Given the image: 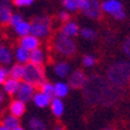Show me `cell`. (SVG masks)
<instances>
[{"label":"cell","instance_id":"74e56055","mask_svg":"<svg viewBox=\"0 0 130 130\" xmlns=\"http://www.w3.org/2000/svg\"><path fill=\"white\" fill-rule=\"evenodd\" d=\"M0 130H11V129H8V128H6L5 125L3 124H0Z\"/></svg>","mask_w":130,"mask_h":130},{"label":"cell","instance_id":"cb8c5ba5","mask_svg":"<svg viewBox=\"0 0 130 130\" xmlns=\"http://www.w3.org/2000/svg\"><path fill=\"white\" fill-rule=\"evenodd\" d=\"M15 32L21 37H24V36L30 35V23L27 21H22L21 23H19L15 28Z\"/></svg>","mask_w":130,"mask_h":130},{"label":"cell","instance_id":"e575fe53","mask_svg":"<svg viewBox=\"0 0 130 130\" xmlns=\"http://www.w3.org/2000/svg\"><path fill=\"white\" fill-rule=\"evenodd\" d=\"M88 1L89 0H78V6H79V9H84L85 8V6L88 4Z\"/></svg>","mask_w":130,"mask_h":130},{"label":"cell","instance_id":"8fae6325","mask_svg":"<svg viewBox=\"0 0 130 130\" xmlns=\"http://www.w3.org/2000/svg\"><path fill=\"white\" fill-rule=\"evenodd\" d=\"M19 45L24 49H27L28 51H32V50L40 48V40L32 35H28L20 38Z\"/></svg>","mask_w":130,"mask_h":130},{"label":"cell","instance_id":"ac0fdd59","mask_svg":"<svg viewBox=\"0 0 130 130\" xmlns=\"http://www.w3.org/2000/svg\"><path fill=\"white\" fill-rule=\"evenodd\" d=\"M29 63L37 66H42L44 63V52L42 49H35L30 51V58H29Z\"/></svg>","mask_w":130,"mask_h":130},{"label":"cell","instance_id":"836d02e7","mask_svg":"<svg viewBox=\"0 0 130 130\" xmlns=\"http://www.w3.org/2000/svg\"><path fill=\"white\" fill-rule=\"evenodd\" d=\"M58 16H59V20H60V21L64 22V23H66V22L70 21V14H69V12H66V11L60 12Z\"/></svg>","mask_w":130,"mask_h":130},{"label":"cell","instance_id":"8992f818","mask_svg":"<svg viewBox=\"0 0 130 130\" xmlns=\"http://www.w3.org/2000/svg\"><path fill=\"white\" fill-rule=\"evenodd\" d=\"M81 12L88 19H92V20L100 19L101 13H102L101 3L99 0H89L88 4L85 6L84 9H81Z\"/></svg>","mask_w":130,"mask_h":130},{"label":"cell","instance_id":"8d00e7d4","mask_svg":"<svg viewBox=\"0 0 130 130\" xmlns=\"http://www.w3.org/2000/svg\"><path fill=\"white\" fill-rule=\"evenodd\" d=\"M54 130H65V128L63 127L62 124H56V125H55V129Z\"/></svg>","mask_w":130,"mask_h":130},{"label":"cell","instance_id":"83f0119b","mask_svg":"<svg viewBox=\"0 0 130 130\" xmlns=\"http://www.w3.org/2000/svg\"><path fill=\"white\" fill-rule=\"evenodd\" d=\"M79 32L85 40H94V38H96V31L91 29V28H83Z\"/></svg>","mask_w":130,"mask_h":130},{"label":"cell","instance_id":"6da1fadb","mask_svg":"<svg viewBox=\"0 0 130 130\" xmlns=\"http://www.w3.org/2000/svg\"><path fill=\"white\" fill-rule=\"evenodd\" d=\"M123 93L124 88L110 85L107 79L100 74L89 76L83 87L85 101L92 106L100 105L103 107H110L121 100Z\"/></svg>","mask_w":130,"mask_h":130},{"label":"cell","instance_id":"484cf974","mask_svg":"<svg viewBox=\"0 0 130 130\" xmlns=\"http://www.w3.org/2000/svg\"><path fill=\"white\" fill-rule=\"evenodd\" d=\"M40 91L44 94H46L49 98H55V89H54V85L49 81H44L43 84L40 86Z\"/></svg>","mask_w":130,"mask_h":130},{"label":"cell","instance_id":"e0dca14e","mask_svg":"<svg viewBox=\"0 0 130 130\" xmlns=\"http://www.w3.org/2000/svg\"><path fill=\"white\" fill-rule=\"evenodd\" d=\"M55 73L60 78H65L71 73V66L68 62H57L54 66Z\"/></svg>","mask_w":130,"mask_h":130},{"label":"cell","instance_id":"5b68a950","mask_svg":"<svg viewBox=\"0 0 130 130\" xmlns=\"http://www.w3.org/2000/svg\"><path fill=\"white\" fill-rule=\"evenodd\" d=\"M51 31V19L49 16H37L30 22V35L40 38H45Z\"/></svg>","mask_w":130,"mask_h":130},{"label":"cell","instance_id":"ffe728a7","mask_svg":"<svg viewBox=\"0 0 130 130\" xmlns=\"http://www.w3.org/2000/svg\"><path fill=\"white\" fill-rule=\"evenodd\" d=\"M13 60V52L8 46L1 45L0 46V64L8 65Z\"/></svg>","mask_w":130,"mask_h":130},{"label":"cell","instance_id":"603a6c76","mask_svg":"<svg viewBox=\"0 0 130 130\" xmlns=\"http://www.w3.org/2000/svg\"><path fill=\"white\" fill-rule=\"evenodd\" d=\"M3 125H5L6 128H8V129L11 130H14L16 129L18 127H20V123H19V119L15 116H13V115H6L5 117L3 119V123H1Z\"/></svg>","mask_w":130,"mask_h":130},{"label":"cell","instance_id":"f35d334b","mask_svg":"<svg viewBox=\"0 0 130 130\" xmlns=\"http://www.w3.org/2000/svg\"><path fill=\"white\" fill-rule=\"evenodd\" d=\"M14 130H24V129H23V128H22V127H18V128H16V129H14Z\"/></svg>","mask_w":130,"mask_h":130},{"label":"cell","instance_id":"d590c367","mask_svg":"<svg viewBox=\"0 0 130 130\" xmlns=\"http://www.w3.org/2000/svg\"><path fill=\"white\" fill-rule=\"evenodd\" d=\"M5 100H6V94L4 93V91H1V89H0V106L5 102Z\"/></svg>","mask_w":130,"mask_h":130},{"label":"cell","instance_id":"d6986e66","mask_svg":"<svg viewBox=\"0 0 130 130\" xmlns=\"http://www.w3.org/2000/svg\"><path fill=\"white\" fill-rule=\"evenodd\" d=\"M54 89H55V98H58V99H62V98L66 96L69 94V91H70V86L66 83H63V81H58L54 85Z\"/></svg>","mask_w":130,"mask_h":130},{"label":"cell","instance_id":"5bb4252c","mask_svg":"<svg viewBox=\"0 0 130 130\" xmlns=\"http://www.w3.org/2000/svg\"><path fill=\"white\" fill-rule=\"evenodd\" d=\"M79 26L77 22L74 21H69L66 22V23H64L62 26V28H60V32H62L63 35L68 36V37H74V36H77L79 34Z\"/></svg>","mask_w":130,"mask_h":130},{"label":"cell","instance_id":"7c38bea8","mask_svg":"<svg viewBox=\"0 0 130 130\" xmlns=\"http://www.w3.org/2000/svg\"><path fill=\"white\" fill-rule=\"evenodd\" d=\"M20 80H16L13 78H7L6 81L3 84V91L7 95H14L18 93L20 87Z\"/></svg>","mask_w":130,"mask_h":130},{"label":"cell","instance_id":"4fadbf2b","mask_svg":"<svg viewBox=\"0 0 130 130\" xmlns=\"http://www.w3.org/2000/svg\"><path fill=\"white\" fill-rule=\"evenodd\" d=\"M8 108H9V114H11V115L20 119L24 114V111H26V103L18 100V99H15V100L11 101Z\"/></svg>","mask_w":130,"mask_h":130},{"label":"cell","instance_id":"3957f363","mask_svg":"<svg viewBox=\"0 0 130 130\" xmlns=\"http://www.w3.org/2000/svg\"><path fill=\"white\" fill-rule=\"evenodd\" d=\"M23 81L32 85L35 87H40L45 80V71L43 66H37L31 63L24 65L23 72Z\"/></svg>","mask_w":130,"mask_h":130},{"label":"cell","instance_id":"9c48e42d","mask_svg":"<svg viewBox=\"0 0 130 130\" xmlns=\"http://www.w3.org/2000/svg\"><path fill=\"white\" fill-rule=\"evenodd\" d=\"M87 80L86 74L84 71L81 70H76L73 71L69 77V86L72 88H83Z\"/></svg>","mask_w":130,"mask_h":130},{"label":"cell","instance_id":"52a82bcc","mask_svg":"<svg viewBox=\"0 0 130 130\" xmlns=\"http://www.w3.org/2000/svg\"><path fill=\"white\" fill-rule=\"evenodd\" d=\"M36 93V89L32 85L28 84L26 81H21L20 83V87L19 91L16 93V99L22 102H28V101L32 100V96Z\"/></svg>","mask_w":130,"mask_h":130},{"label":"cell","instance_id":"d4e9b609","mask_svg":"<svg viewBox=\"0 0 130 130\" xmlns=\"http://www.w3.org/2000/svg\"><path fill=\"white\" fill-rule=\"evenodd\" d=\"M28 127L30 130H46V125L38 117H31L28 121Z\"/></svg>","mask_w":130,"mask_h":130},{"label":"cell","instance_id":"ba28073f","mask_svg":"<svg viewBox=\"0 0 130 130\" xmlns=\"http://www.w3.org/2000/svg\"><path fill=\"white\" fill-rule=\"evenodd\" d=\"M101 9L105 13L114 16L120 12H123V5L120 0H105L101 3Z\"/></svg>","mask_w":130,"mask_h":130},{"label":"cell","instance_id":"4316f807","mask_svg":"<svg viewBox=\"0 0 130 130\" xmlns=\"http://www.w3.org/2000/svg\"><path fill=\"white\" fill-rule=\"evenodd\" d=\"M63 6L66 12H76L79 9L78 0H63Z\"/></svg>","mask_w":130,"mask_h":130},{"label":"cell","instance_id":"44dd1931","mask_svg":"<svg viewBox=\"0 0 130 130\" xmlns=\"http://www.w3.org/2000/svg\"><path fill=\"white\" fill-rule=\"evenodd\" d=\"M50 107H51L52 114H54L56 117L62 116L63 113H64V103H63L62 99H58V98H52L51 102H50Z\"/></svg>","mask_w":130,"mask_h":130},{"label":"cell","instance_id":"60d3db41","mask_svg":"<svg viewBox=\"0 0 130 130\" xmlns=\"http://www.w3.org/2000/svg\"><path fill=\"white\" fill-rule=\"evenodd\" d=\"M0 46H1V45H0Z\"/></svg>","mask_w":130,"mask_h":130},{"label":"cell","instance_id":"277c9868","mask_svg":"<svg viewBox=\"0 0 130 130\" xmlns=\"http://www.w3.org/2000/svg\"><path fill=\"white\" fill-rule=\"evenodd\" d=\"M54 46L55 50L59 55L65 57H71L76 54L77 45L76 42L71 37L63 35L62 32H58L54 38Z\"/></svg>","mask_w":130,"mask_h":130},{"label":"cell","instance_id":"ab89813d","mask_svg":"<svg viewBox=\"0 0 130 130\" xmlns=\"http://www.w3.org/2000/svg\"><path fill=\"white\" fill-rule=\"evenodd\" d=\"M102 130H113V129H110V128H106V129H102Z\"/></svg>","mask_w":130,"mask_h":130},{"label":"cell","instance_id":"d6a6232c","mask_svg":"<svg viewBox=\"0 0 130 130\" xmlns=\"http://www.w3.org/2000/svg\"><path fill=\"white\" fill-rule=\"evenodd\" d=\"M35 0H13V4L18 7H26V6L32 5Z\"/></svg>","mask_w":130,"mask_h":130},{"label":"cell","instance_id":"f546056e","mask_svg":"<svg viewBox=\"0 0 130 130\" xmlns=\"http://www.w3.org/2000/svg\"><path fill=\"white\" fill-rule=\"evenodd\" d=\"M122 51L124 52V55L130 59V36H128L123 43H122Z\"/></svg>","mask_w":130,"mask_h":130},{"label":"cell","instance_id":"7402d4cb","mask_svg":"<svg viewBox=\"0 0 130 130\" xmlns=\"http://www.w3.org/2000/svg\"><path fill=\"white\" fill-rule=\"evenodd\" d=\"M23 72H24V65L16 63V64L12 65L11 70H9V78L21 80V79H23Z\"/></svg>","mask_w":130,"mask_h":130},{"label":"cell","instance_id":"4dcf8cb0","mask_svg":"<svg viewBox=\"0 0 130 130\" xmlns=\"http://www.w3.org/2000/svg\"><path fill=\"white\" fill-rule=\"evenodd\" d=\"M7 78H9V70L4 66H0V85H3Z\"/></svg>","mask_w":130,"mask_h":130},{"label":"cell","instance_id":"7a4b0ae2","mask_svg":"<svg viewBox=\"0 0 130 130\" xmlns=\"http://www.w3.org/2000/svg\"><path fill=\"white\" fill-rule=\"evenodd\" d=\"M106 79L110 85L120 88L130 83V60H115L106 70Z\"/></svg>","mask_w":130,"mask_h":130},{"label":"cell","instance_id":"1f68e13d","mask_svg":"<svg viewBox=\"0 0 130 130\" xmlns=\"http://www.w3.org/2000/svg\"><path fill=\"white\" fill-rule=\"evenodd\" d=\"M22 21H23V19H22V16L20 15V14H13L11 18V21H9V24H11L13 28H15L16 26L19 23H21Z\"/></svg>","mask_w":130,"mask_h":130},{"label":"cell","instance_id":"f1b7e54d","mask_svg":"<svg viewBox=\"0 0 130 130\" xmlns=\"http://www.w3.org/2000/svg\"><path fill=\"white\" fill-rule=\"evenodd\" d=\"M81 63L84 65L85 68H92L94 66L95 63H96V58L92 55H86V56L83 57V59H81Z\"/></svg>","mask_w":130,"mask_h":130},{"label":"cell","instance_id":"30bf717a","mask_svg":"<svg viewBox=\"0 0 130 130\" xmlns=\"http://www.w3.org/2000/svg\"><path fill=\"white\" fill-rule=\"evenodd\" d=\"M12 15H13V13L11 9V3L8 0H1L0 1V21H1V23H9Z\"/></svg>","mask_w":130,"mask_h":130},{"label":"cell","instance_id":"9a60e30c","mask_svg":"<svg viewBox=\"0 0 130 130\" xmlns=\"http://www.w3.org/2000/svg\"><path fill=\"white\" fill-rule=\"evenodd\" d=\"M14 57H15L16 62L21 65H26L29 63L30 58V51H28L27 49L22 48V46H16L15 51H14Z\"/></svg>","mask_w":130,"mask_h":130},{"label":"cell","instance_id":"2e32d148","mask_svg":"<svg viewBox=\"0 0 130 130\" xmlns=\"http://www.w3.org/2000/svg\"><path fill=\"white\" fill-rule=\"evenodd\" d=\"M32 102L35 103V106H37L38 108H45L51 102V98H49L46 94L38 91L32 96Z\"/></svg>","mask_w":130,"mask_h":130}]
</instances>
